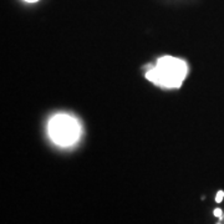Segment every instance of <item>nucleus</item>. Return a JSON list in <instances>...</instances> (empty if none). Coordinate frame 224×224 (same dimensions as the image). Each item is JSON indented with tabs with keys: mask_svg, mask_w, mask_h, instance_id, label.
I'll use <instances>...</instances> for the list:
<instances>
[{
	"mask_svg": "<svg viewBox=\"0 0 224 224\" xmlns=\"http://www.w3.org/2000/svg\"><path fill=\"white\" fill-rule=\"evenodd\" d=\"M187 75V65L183 60L165 56L157 61L155 69L147 71L146 77L153 84L165 87H179Z\"/></svg>",
	"mask_w": 224,
	"mask_h": 224,
	"instance_id": "1",
	"label": "nucleus"
},
{
	"mask_svg": "<svg viewBox=\"0 0 224 224\" xmlns=\"http://www.w3.org/2000/svg\"><path fill=\"white\" fill-rule=\"evenodd\" d=\"M49 135L55 143L69 146L77 141L80 128L75 118L67 115H56L49 123Z\"/></svg>",
	"mask_w": 224,
	"mask_h": 224,
	"instance_id": "2",
	"label": "nucleus"
},
{
	"mask_svg": "<svg viewBox=\"0 0 224 224\" xmlns=\"http://www.w3.org/2000/svg\"><path fill=\"white\" fill-rule=\"evenodd\" d=\"M223 198H224V192H223V190H219V192L217 193V196H216V202H217V203H220V202L223 200Z\"/></svg>",
	"mask_w": 224,
	"mask_h": 224,
	"instance_id": "3",
	"label": "nucleus"
},
{
	"mask_svg": "<svg viewBox=\"0 0 224 224\" xmlns=\"http://www.w3.org/2000/svg\"><path fill=\"white\" fill-rule=\"evenodd\" d=\"M213 214H214L216 217H218V218H222V209H219V208L214 209V212H213Z\"/></svg>",
	"mask_w": 224,
	"mask_h": 224,
	"instance_id": "4",
	"label": "nucleus"
},
{
	"mask_svg": "<svg viewBox=\"0 0 224 224\" xmlns=\"http://www.w3.org/2000/svg\"><path fill=\"white\" fill-rule=\"evenodd\" d=\"M26 2H29V3H35V2H37V0H26Z\"/></svg>",
	"mask_w": 224,
	"mask_h": 224,
	"instance_id": "5",
	"label": "nucleus"
}]
</instances>
